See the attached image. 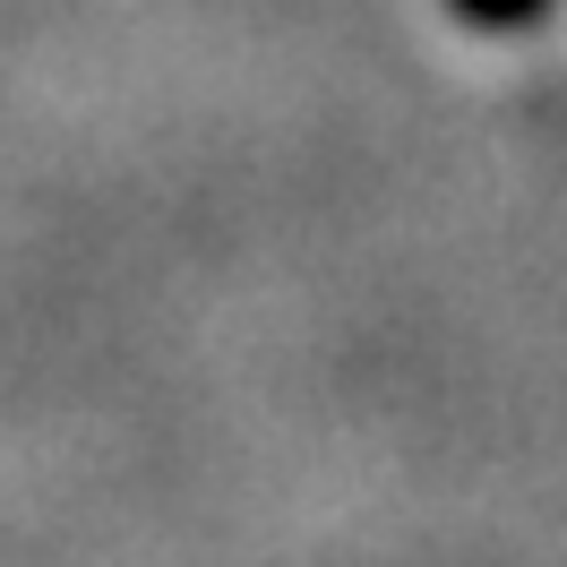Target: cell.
<instances>
[{
	"mask_svg": "<svg viewBox=\"0 0 567 567\" xmlns=\"http://www.w3.org/2000/svg\"><path fill=\"white\" fill-rule=\"evenodd\" d=\"M464 18H482V27H516V18H533L542 0H456Z\"/></svg>",
	"mask_w": 567,
	"mask_h": 567,
	"instance_id": "obj_1",
	"label": "cell"
}]
</instances>
